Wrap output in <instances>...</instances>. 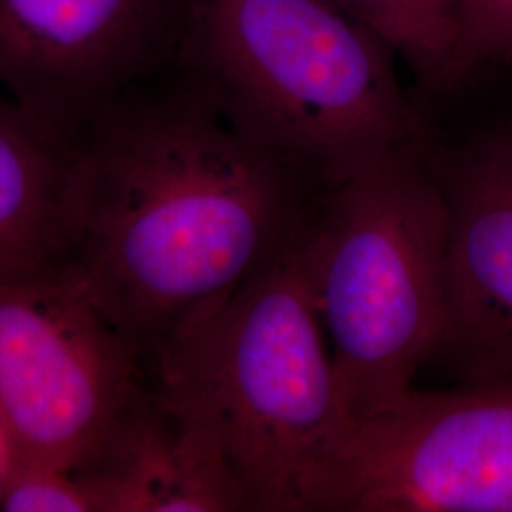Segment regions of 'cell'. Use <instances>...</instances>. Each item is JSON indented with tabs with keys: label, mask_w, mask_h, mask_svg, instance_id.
<instances>
[{
	"label": "cell",
	"mask_w": 512,
	"mask_h": 512,
	"mask_svg": "<svg viewBox=\"0 0 512 512\" xmlns=\"http://www.w3.org/2000/svg\"><path fill=\"white\" fill-rule=\"evenodd\" d=\"M69 275L148 374L308 217L310 175L177 63L114 95L69 143Z\"/></svg>",
	"instance_id": "cell-1"
},
{
	"label": "cell",
	"mask_w": 512,
	"mask_h": 512,
	"mask_svg": "<svg viewBox=\"0 0 512 512\" xmlns=\"http://www.w3.org/2000/svg\"><path fill=\"white\" fill-rule=\"evenodd\" d=\"M302 224L150 370L165 403L219 446L249 512L315 511L355 429L311 298Z\"/></svg>",
	"instance_id": "cell-2"
},
{
	"label": "cell",
	"mask_w": 512,
	"mask_h": 512,
	"mask_svg": "<svg viewBox=\"0 0 512 512\" xmlns=\"http://www.w3.org/2000/svg\"><path fill=\"white\" fill-rule=\"evenodd\" d=\"M448 202L427 141L323 183L302 224L315 310L349 420L416 387L446 334Z\"/></svg>",
	"instance_id": "cell-3"
},
{
	"label": "cell",
	"mask_w": 512,
	"mask_h": 512,
	"mask_svg": "<svg viewBox=\"0 0 512 512\" xmlns=\"http://www.w3.org/2000/svg\"><path fill=\"white\" fill-rule=\"evenodd\" d=\"M397 59L330 0H188L175 63L323 184L427 141Z\"/></svg>",
	"instance_id": "cell-4"
},
{
	"label": "cell",
	"mask_w": 512,
	"mask_h": 512,
	"mask_svg": "<svg viewBox=\"0 0 512 512\" xmlns=\"http://www.w3.org/2000/svg\"><path fill=\"white\" fill-rule=\"evenodd\" d=\"M148 384L71 275L0 281V463L74 473Z\"/></svg>",
	"instance_id": "cell-5"
},
{
	"label": "cell",
	"mask_w": 512,
	"mask_h": 512,
	"mask_svg": "<svg viewBox=\"0 0 512 512\" xmlns=\"http://www.w3.org/2000/svg\"><path fill=\"white\" fill-rule=\"evenodd\" d=\"M317 512H512V374L414 387L359 423Z\"/></svg>",
	"instance_id": "cell-6"
},
{
	"label": "cell",
	"mask_w": 512,
	"mask_h": 512,
	"mask_svg": "<svg viewBox=\"0 0 512 512\" xmlns=\"http://www.w3.org/2000/svg\"><path fill=\"white\" fill-rule=\"evenodd\" d=\"M188 0H0V97L63 147L175 63Z\"/></svg>",
	"instance_id": "cell-7"
},
{
	"label": "cell",
	"mask_w": 512,
	"mask_h": 512,
	"mask_svg": "<svg viewBox=\"0 0 512 512\" xmlns=\"http://www.w3.org/2000/svg\"><path fill=\"white\" fill-rule=\"evenodd\" d=\"M448 202L446 334L435 363L456 384L512 374V137L431 150Z\"/></svg>",
	"instance_id": "cell-8"
},
{
	"label": "cell",
	"mask_w": 512,
	"mask_h": 512,
	"mask_svg": "<svg viewBox=\"0 0 512 512\" xmlns=\"http://www.w3.org/2000/svg\"><path fill=\"white\" fill-rule=\"evenodd\" d=\"M73 475L93 512H249L219 446L152 382Z\"/></svg>",
	"instance_id": "cell-9"
},
{
	"label": "cell",
	"mask_w": 512,
	"mask_h": 512,
	"mask_svg": "<svg viewBox=\"0 0 512 512\" xmlns=\"http://www.w3.org/2000/svg\"><path fill=\"white\" fill-rule=\"evenodd\" d=\"M69 150L0 97V281L69 275Z\"/></svg>",
	"instance_id": "cell-10"
},
{
	"label": "cell",
	"mask_w": 512,
	"mask_h": 512,
	"mask_svg": "<svg viewBox=\"0 0 512 512\" xmlns=\"http://www.w3.org/2000/svg\"><path fill=\"white\" fill-rule=\"evenodd\" d=\"M330 2L384 38L427 92H450L475 73L459 38L452 0Z\"/></svg>",
	"instance_id": "cell-11"
},
{
	"label": "cell",
	"mask_w": 512,
	"mask_h": 512,
	"mask_svg": "<svg viewBox=\"0 0 512 512\" xmlns=\"http://www.w3.org/2000/svg\"><path fill=\"white\" fill-rule=\"evenodd\" d=\"M0 511L93 512V505L73 473L0 463Z\"/></svg>",
	"instance_id": "cell-12"
},
{
	"label": "cell",
	"mask_w": 512,
	"mask_h": 512,
	"mask_svg": "<svg viewBox=\"0 0 512 512\" xmlns=\"http://www.w3.org/2000/svg\"><path fill=\"white\" fill-rule=\"evenodd\" d=\"M459 38L473 69L512 63V0H452Z\"/></svg>",
	"instance_id": "cell-13"
}]
</instances>
